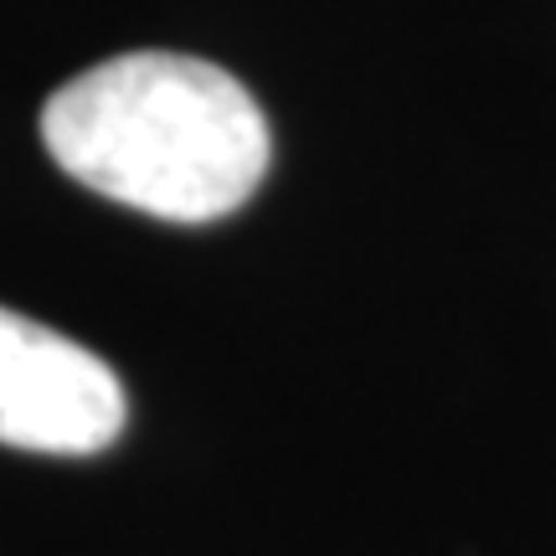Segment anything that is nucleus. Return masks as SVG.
<instances>
[{
	"label": "nucleus",
	"mask_w": 556,
	"mask_h": 556,
	"mask_svg": "<svg viewBox=\"0 0 556 556\" xmlns=\"http://www.w3.org/2000/svg\"><path fill=\"white\" fill-rule=\"evenodd\" d=\"M41 144L78 186L160 222L238 212L274 150L253 93L180 52H124L62 83Z\"/></svg>",
	"instance_id": "f257e3e1"
},
{
	"label": "nucleus",
	"mask_w": 556,
	"mask_h": 556,
	"mask_svg": "<svg viewBox=\"0 0 556 556\" xmlns=\"http://www.w3.org/2000/svg\"><path fill=\"white\" fill-rule=\"evenodd\" d=\"M119 377L88 345L0 309V443L26 454H99L124 433Z\"/></svg>",
	"instance_id": "f03ea898"
}]
</instances>
